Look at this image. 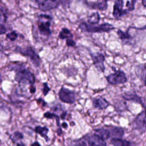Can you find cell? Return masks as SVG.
<instances>
[{"instance_id":"cell-24","label":"cell","mask_w":146,"mask_h":146,"mask_svg":"<svg viewBox=\"0 0 146 146\" xmlns=\"http://www.w3.org/2000/svg\"><path fill=\"white\" fill-rule=\"evenodd\" d=\"M50 90V87L48 86V84L47 83H43V93L44 95H46L48 91Z\"/></svg>"},{"instance_id":"cell-8","label":"cell","mask_w":146,"mask_h":146,"mask_svg":"<svg viewBox=\"0 0 146 146\" xmlns=\"http://www.w3.org/2000/svg\"><path fill=\"white\" fill-rule=\"evenodd\" d=\"M18 52L25 56H27L30 58L31 61L33 62V64L35 66L38 67L39 66L40 64V58L39 56L35 53V52L33 50V49L31 47H27L25 49L22 50L21 48H19Z\"/></svg>"},{"instance_id":"cell-32","label":"cell","mask_w":146,"mask_h":146,"mask_svg":"<svg viewBox=\"0 0 146 146\" xmlns=\"http://www.w3.org/2000/svg\"><path fill=\"white\" fill-rule=\"evenodd\" d=\"M17 146H25V145H24V144H23V143L20 142V143H18L17 144Z\"/></svg>"},{"instance_id":"cell-31","label":"cell","mask_w":146,"mask_h":146,"mask_svg":"<svg viewBox=\"0 0 146 146\" xmlns=\"http://www.w3.org/2000/svg\"><path fill=\"white\" fill-rule=\"evenodd\" d=\"M141 2H142V5H143V6L146 7V0H143Z\"/></svg>"},{"instance_id":"cell-25","label":"cell","mask_w":146,"mask_h":146,"mask_svg":"<svg viewBox=\"0 0 146 146\" xmlns=\"http://www.w3.org/2000/svg\"><path fill=\"white\" fill-rule=\"evenodd\" d=\"M66 44L68 46L74 47L75 46V44H76V43L74 41L73 39H71L66 40Z\"/></svg>"},{"instance_id":"cell-3","label":"cell","mask_w":146,"mask_h":146,"mask_svg":"<svg viewBox=\"0 0 146 146\" xmlns=\"http://www.w3.org/2000/svg\"><path fill=\"white\" fill-rule=\"evenodd\" d=\"M17 71L15 79L19 84H25L28 83L31 86H34L35 82V78L33 74L29 70L24 68H17Z\"/></svg>"},{"instance_id":"cell-19","label":"cell","mask_w":146,"mask_h":146,"mask_svg":"<svg viewBox=\"0 0 146 146\" xmlns=\"http://www.w3.org/2000/svg\"><path fill=\"white\" fill-rule=\"evenodd\" d=\"M35 131L36 133H39L41 136L43 137L47 141L48 140V137H47V132L48 131V129L46 127H40V126H37L35 128Z\"/></svg>"},{"instance_id":"cell-12","label":"cell","mask_w":146,"mask_h":146,"mask_svg":"<svg viewBox=\"0 0 146 146\" xmlns=\"http://www.w3.org/2000/svg\"><path fill=\"white\" fill-rule=\"evenodd\" d=\"M86 140L88 146H106L104 140L96 134L87 136Z\"/></svg>"},{"instance_id":"cell-11","label":"cell","mask_w":146,"mask_h":146,"mask_svg":"<svg viewBox=\"0 0 146 146\" xmlns=\"http://www.w3.org/2000/svg\"><path fill=\"white\" fill-rule=\"evenodd\" d=\"M84 3L86 5L93 9H96L99 10H106L107 8V1L106 0H101L97 1H84Z\"/></svg>"},{"instance_id":"cell-2","label":"cell","mask_w":146,"mask_h":146,"mask_svg":"<svg viewBox=\"0 0 146 146\" xmlns=\"http://www.w3.org/2000/svg\"><path fill=\"white\" fill-rule=\"evenodd\" d=\"M79 28L83 32H88L91 33L109 32L115 29L112 25L108 23L92 25L86 22L80 23L79 25Z\"/></svg>"},{"instance_id":"cell-29","label":"cell","mask_w":146,"mask_h":146,"mask_svg":"<svg viewBox=\"0 0 146 146\" xmlns=\"http://www.w3.org/2000/svg\"><path fill=\"white\" fill-rule=\"evenodd\" d=\"M144 72L145 73L144 75V78H143V80H144V83L145 86H146V69L145 71H144Z\"/></svg>"},{"instance_id":"cell-33","label":"cell","mask_w":146,"mask_h":146,"mask_svg":"<svg viewBox=\"0 0 146 146\" xmlns=\"http://www.w3.org/2000/svg\"><path fill=\"white\" fill-rule=\"evenodd\" d=\"M62 126L64 127V128H66L67 127V124L66 123H63L62 124Z\"/></svg>"},{"instance_id":"cell-9","label":"cell","mask_w":146,"mask_h":146,"mask_svg":"<svg viewBox=\"0 0 146 146\" xmlns=\"http://www.w3.org/2000/svg\"><path fill=\"white\" fill-rule=\"evenodd\" d=\"M90 56L93 61V64L95 67L100 71L104 72L105 67L104 65V56L103 54L99 52L96 53H90Z\"/></svg>"},{"instance_id":"cell-15","label":"cell","mask_w":146,"mask_h":146,"mask_svg":"<svg viewBox=\"0 0 146 146\" xmlns=\"http://www.w3.org/2000/svg\"><path fill=\"white\" fill-rule=\"evenodd\" d=\"M122 97L125 100L133 101L136 103H139L141 104L143 106H144L141 98L139 96H137L135 93H125Z\"/></svg>"},{"instance_id":"cell-5","label":"cell","mask_w":146,"mask_h":146,"mask_svg":"<svg viewBox=\"0 0 146 146\" xmlns=\"http://www.w3.org/2000/svg\"><path fill=\"white\" fill-rule=\"evenodd\" d=\"M107 82L112 85H117L125 83L127 81V78L124 71L117 70L114 73L110 74L106 76Z\"/></svg>"},{"instance_id":"cell-16","label":"cell","mask_w":146,"mask_h":146,"mask_svg":"<svg viewBox=\"0 0 146 146\" xmlns=\"http://www.w3.org/2000/svg\"><path fill=\"white\" fill-rule=\"evenodd\" d=\"M59 37L62 39H66L67 40H68V39H73V35L71 33L70 30L65 27L63 28L60 31V32L59 33Z\"/></svg>"},{"instance_id":"cell-10","label":"cell","mask_w":146,"mask_h":146,"mask_svg":"<svg viewBox=\"0 0 146 146\" xmlns=\"http://www.w3.org/2000/svg\"><path fill=\"white\" fill-rule=\"evenodd\" d=\"M39 8L42 11H48L56 8L60 5V1L54 0H38Z\"/></svg>"},{"instance_id":"cell-7","label":"cell","mask_w":146,"mask_h":146,"mask_svg":"<svg viewBox=\"0 0 146 146\" xmlns=\"http://www.w3.org/2000/svg\"><path fill=\"white\" fill-rule=\"evenodd\" d=\"M134 127L136 129L143 132L146 129V109L139 113L133 121Z\"/></svg>"},{"instance_id":"cell-21","label":"cell","mask_w":146,"mask_h":146,"mask_svg":"<svg viewBox=\"0 0 146 146\" xmlns=\"http://www.w3.org/2000/svg\"><path fill=\"white\" fill-rule=\"evenodd\" d=\"M44 116L46 118H48V119H52L54 117H55L56 120V123L58 124V125H59V117L58 115L54 114V113H50L49 112H47L46 113H44Z\"/></svg>"},{"instance_id":"cell-1","label":"cell","mask_w":146,"mask_h":146,"mask_svg":"<svg viewBox=\"0 0 146 146\" xmlns=\"http://www.w3.org/2000/svg\"><path fill=\"white\" fill-rule=\"evenodd\" d=\"M136 1H116L113 5L112 14L115 18H119L135 9Z\"/></svg>"},{"instance_id":"cell-13","label":"cell","mask_w":146,"mask_h":146,"mask_svg":"<svg viewBox=\"0 0 146 146\" xmlns=\"http://www.w3.org/2000/svg\"><path fill=\"white\" fill-rule=\"evenodd\" d=\"M92 105L96 108L104 110L109 106L110 104L104 98L99 96L92 100Z\"/></svg>"},{"instance_id":"cell-14","label":"cell","mask_w":146,"mask_h":146,"mask_svg":"<svg viewBox=\"0 0 146 146\" xmlns=\"http://www.w3.org/2000/svg\"><path fill=\"white\" fill-rule=\"evenodd\" d=\"M110 137L112 139H120L124 134V129L120 127H112L108 129Z\"/></svg>"},{"instance_id":"cell-28","label":"cell","mask_w":146,"mask_h":146,"mask_svg":"<svg viewBox=\"0 0 146 146\" xmlns=\"http://www.w3.org/2000/svg\"><path fill=\"white\" fill-rule=\"evenodd\" d=\"M74 146H87V145H86V144H85L83 142H80V143H78L76 144H75Z\"/></svg>"},{"instance_id":"cell-4","label":"cell","mask_w":146,"mask_h":146,"mask_svg":"<svg viewBox=\"0 0 146 146\" xmlns=\"http://www.w3.org/2000/svg\"><path fill=\"white\" fill-rule=\"evenodd\" d=\"M52 18L47 15H40L38 22V29L39 33L43 36H49L51 32L50 30L51 20Z\"/></svg>"},{"instance_id":"cell-23","label":"cell","mask_w":146,"mask_h":146,"mask_svg":"<svg viewBox=\"0 0 146 146\" xmlns=\"http://www.w3.org/2000/svg\"><path fill=\"white\" fill-rule=\"evenodd\" d=\"M17 36H18V34L15 33V31H12L10 33H8L6 35L7 38H9L10 40H12V41L15 40L17 39Z\"/></svg>"},{"instance_id":"cell-27","label":"cell","mask_w":146,"mask_h":146,"mask_svg":"<svg viewBox=\"0 0 146 146\" xmlns=\"http://www.w3.org/2000/svg\"><path fill=\"white\" fill-rule=\"evenodd\" d=\"M129 28H132V29H137V30H145L146 29V25L142 27H129Z\"/></svg>"},{"instance_id":"cell-20","label":"cell","mask_w":146,"mask_h":146,"mask_svg":"<svg viewBox=\"0 0 146 146\" xmlns=\"http://www.w3.org/2000/svg\"><path fill=\"white\" fill-rule=\"evenodd\" d=\"M117 34L118 35L119 38L120 39H121L122 40H128V39H130L132 38V36L129 34L128 31L126 32H124V31H122L121 30L119 29L117 31Z\"/></svg>"},{"instance_id":"cell-30","label":"cell","mask_w":146,"mask_h":146,"mask_svg":"<svg viewBox=\"0 0 146 146\" xmlns=\"http://www.w3.org/2000/svg\"><path fill=\"white\" fill-rule=\"evenodd\" d=\"M31 146H40V144H39V143L38 142H34L33 144H32L31 145Z\"/></svg>"},{"instance_id":"cell-6","label":"cell","mask_w":146,"mask_h":146,"mask_svg":"<svg viewBox=\"0 0 146 146\" xmlns=\"http://www.w3.org/2000/svg\"><path fill=\"white\" fill-rule=\"evenodd\" d=\"M58 95L60 100L66 103L72 104L76 100V94L74 91L62 87L59 92Z\"/></svg>"},{"instance_id":"cell-18","label":"cell","mask_w":146,"mask_h":146,"mask_svg":"<svg viewBox=\"0 0 146 146\" xmlns=\"http://www.w3.org/2000/svg\"><path fill=\"white\" fill-rule=\"evenodd\" d=\"M100 19V17L99 14L98 13V12H95V13H92L90 15H89L87 19V22L90 24L95 25V24H97L99 22Z\"/></svg>"},{"instance_id":"cell-22","label":"cell","mask_w":146,"mask_h":146,"mask_svg":"<svg viewBox=\"0 0 146 146\" xmlns=\"http://www.w3.org/2000/svg\"><path fill=\"white\" fill-rule=\"evenodd\" d=\"M23 137V135L21 133H20L19 132H15L11 136V139L14 142H15L19 139H21Z\"/></svg>"},{"instance_id":"cell-26","label":"cell","mask_w":146,"mask_h":146,"mask_svg":"<svg viewBox=\"0 0 146 146\" xmlns=\"http://www.w3.org/2000/svg\"><path fill=\"white\" fill-rule=\"evenodd\" d=\"M6 31H7V29L6 28V27L3 25L0 24V35L6 33Z\"/></svg>"},{"instance_id":"cell-17","label":"cell","mask_w":146,"mask_h":146,"mask_svg":"<svg viewBox=\"0 0 146 146\" xmlns=\"http://www.w3.org/2000/svg\"><path fill=\"white\" fill-rule=\"evenodd\" d=\"M111 143L113 146H131L129 141L121 139H112Z\"/></svg>"}]
</instances>
